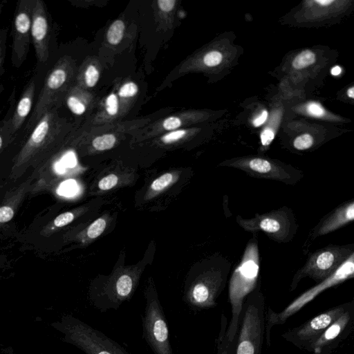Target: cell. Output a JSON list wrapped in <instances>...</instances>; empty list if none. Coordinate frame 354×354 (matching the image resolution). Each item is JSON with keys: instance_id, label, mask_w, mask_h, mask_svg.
Returning a JSON list of instances; mask_svg holds the SVG:
<instances>
[{"instance_id": "cell-1", "label": "cell", "mask_w": 354, "mask_h": 354, "mask_svg": "<svg viewBox=\"0 0 354 354\" xmlns=\"http://www.w3.org/2000/svg\"><path fill=\"white\" fill-rule=\"evenodd\" d=\"M63 127L55 109L43 115L15 157L10 178L17 179L30 167L37 169L47 162L60 142Z\"/></svg>"}, {"instance_id": "cell-2", "label": "cell", "mask_w": 354, "mask_h": 354, "mask_svg": "<svg viewBox=\"0 0 354 354\" xmlns=\"http://www.w3.org/2000/svg\"><path fill=\"white\" fill-rule=\"evenodd\" d=\"M259 272V254L257 239L248 242L239 265L234 270L229 283V301L231 319L227 324L226 337L232 344L236 333L243 305L248 296L257 287Z\"/></svg>"}, {"instance_id": "cell-3", "label": "cell", "mask_w": 354, "mask_h": 354, "mask_svg": "<svg viewBox=\"0 0 354 354\" xmlns=\"http://www.w3.org/2000/svg\"><path fill=\"white\" fill-rule=\"evenodd\" d=\"M265 327V299L257 286L243 305L231 354H261Z\"/></svg>"}, {"instance_id": "cell-4", "label": "cell", "mask_w": 354, "mask_h": 354, "mask_svg": "<svg viewBox=\"0 0 354 354\" xmlns=\"http://www.w3.org/2000/svg\"><path fill=\"white\" fill-rule=\"evenodd\" d=\"M64 340L86 354H130L103 333L72 315H65L54 324Z\"/></svg>"}, {"instance_id": "cell-5", "label": "cell", "mask_w": 354, "mask_h": 354, "mask_svg": "<svg viewBox=\"0 0 354 354\" xmlns=\"http://www.w3.org/2000/svg\"><path fill=\"white\" fill-rule=\"evenodd\" d=\"M353 276L354 252L330 276L303 292L282 311L277 313L270 308H268L265 327V338L267 346L268 347L270 346V332L274 326L284 324L290 317L301 310L325 290L351 279Z\"/></svg>"}, {"instance_id": "cell-6", "label": "cell", "mask_w": 354, "mask_h": 354, "mask_svg": "<svg viewBox=\"0 0 354 354\" xmlns=\"http://www.w3.org/2000/svg\"><path fill=\"white\" fill-rule=\"evenodd\" d=\"M236 221L244 230L253 233L263 232L271 239L280 243L291 241L298 227L293 212L286 207L262 214H257L251 218L238 215Z\"/></svg>"}, {"instance_id": "cell-7", "label": "cell", "mask_w": 354, "mask_h": 354, "mask_svg": "<svg viewBox=\"0 0 354 354\" xmlns=\"http://www.w3.org/2000/svg\"><path fill=\"white\" fill-rule=\"evenodd\" d=\"M354 252L353 244L329 245L313 253L294 275L290 290H294L304 277L320 282L330 276Z\"/></svg>"}, {"instance_id": "cell-8", "label": "cell", "mask_w": 354, "mask_h": 354, "mask_svg": "<svg viewBox=\"0 0 354 354\" xmlns=\"http://www.w3.org/2000/svg\"><path fill=\"white\" fill-rule=\"evenodd\" d=\"M142 319L144 337L153 353L173 354L164 311L152 287L146 292V305Z\"/></svg>"}, {"instance_id": "cell-9", "label": "cell", "mask_w": 354, "mask_h": 354, "mask_svg": "<svg viewBox=\"0 0 354 354\" xmlns=\"http://www.w3.org/2000/svg\"><path fill=\"white\" fill-rule=\"evenodd\" d=\"M230 267L214 268L196 278L187 289L185 301L195 309H208L217 305L216 299L225 287Z\"/></svg>"}, {"instance_id": "cell-10", "label": "cell", "mask_w": 354, "mask_h": 354, "mask_svg": "<svg viewBox=\"0 0 354 354\" xmlns=\"http://www.w3.org/2000/svg\"><path fill=\"white\" fill-rule=\"evenodd\" d=\"M67 66L64 62L57 63L46 76L28 120L26 130H32L43 115L51 109H55L61 93L64 91L69 79V71Z\"/></svg>"}, {"instance_id": "cell-11", "label": "cell", "mask_w": 354, "mask_h": 354, "mask_svg": "<svg viewBox=\"0 0 354 354\" xmlns=\"http://www.w3.org/2000/svg\"><path fill=\"white\" fill-rule=\"evenodd\" d=\"M352 304L353 301L330 308L303 324L286 331L282 337L299 348L308 350L312 343Z\"/></svg>"}, {"instance_id": "cell-12", "label": "cell", "mask_w": 354, "mask_h": 354, "mask_svg": "<svg viewBox=\"0 0 354 354\" xmlns=\"http://www.w3.org/2000/svg\"><path fill=\"white\" fill-rule=\"evenodd\" d=\"M223 165L240 169L253 177L279 180L292 185L303 176V173L299 170L260 157L227 161Z\"/></svg>"}, {"instance_id": "cell-13", "label": "cell", "mask_w": 354, "mask_h": 354, "mask_svg": "<svg viewBox=\"0 0 354 354\" xmlns=\"http://www.w3.org/2000/svg\"><path fill=\"white\" fill-rule=\"evenodd\" d=\"M35 0L17 2L12 26V62L19 67L27 57L31 40V19Z\"/></svg>"}, {"instance_id": "cell-14", "label": "cell", "mask_w": 354, "mask_h": 354, "mask_svg": "<svg viewBox=\"0 0 354 354\" xmlns=\"http://www.w3.org/2000/svg\"><path fill=\"white\" fill-rule=\"evenodd\" d=\"M353 315L352 304L312 343L307 351L314 354H330L349 333L353 326Z\"/></svg>"}, {"instance_id": "cell-15", "label": "cell", "mask_w": 354, "mask_h": 354, "mask_svg": "<svg viewBox=\"0 0 354 354\" xmlns=\"http://www.w3.org/2000/svg\"><path fill=\"white\" fill-rule=\"evenodd\" d=\"M30 35L37 61L46 62L49 54L50 24L46 4L41 0H35Z\"/></svg>"}, {"instance_id": "cell-16", "label": "cell", "mask_w": 354, "mask_h": 354, "mask_svg": "<svg viewBox=\"0 0 354 354\" xmlns=\"http://www.w3.org/2000/svg\"><path fill=\"white\" fill-rule=\"evenodd\" d=\"M353 219L354 201L351 200L338 206L323 218L313 229L312 237L315 239L329 234L351 223Z\"/></svg>"}, {"instance_id": "cell-17", "label": "cell", "mask_w": 354, "mask_h": 354, "mask_svg": "<svg viewBox=\"0 0 354 354\" xmlns=\"http://www.w3.org/2000/svg\"><path fill=\"white\" fill-rule=\"evenodd\" d=\"M34 178L32 174L17 187L6 193L0 203V228L13 218L26 195L31 189Z\"/></svg>"}, {"instance_id": "cell-18", "label": "cell", "mask_w": 354, "mask_h": 354, "mask_svg": "<svg viewBox=\"0 0 354 354\" xmlns=\"http://www.w3.org/2000/svg\"><path fill=\"white\" fill-rule=\"evenodd\" d=\"M35 88V81L32 78L26 86L14 112L9 118V133L12 140L32 111Z\"/></svg>"}, {"instance_id": "cell-19", "label": "cell", "mask_w": 354, "mask_h": 354, "mask_svg": "<svg viewBox=\"0 0 354 354\" xmlns=\"http://www.w3.org/2000/svg\"><path fill=\"white\" fill-rule=\"evenodd\" d=\"M75 216L76 212L74 211H69L60 214L42 228L40 232L41 235L45 237L52 235L60 228L73 221Z\"/></svg>"}, {"instance_id": "cell-20", "label": "cell", "mask_w": 354, "mask_h": 354, "mask_svg": "<svg viewBox=\"0 0 354 354\" xmlns=\"http://www.w3.org/2000/svg\"><path fill=\"white\" fill-rule=\"evenodd\" d=\"M227 327V318L223 315L221 327L216 340V354H231L232 344L227 341L226 337Z\"/></svg>"}, {"instance_id": "cell-21", "label": "cell", "mask_w": 354, "mask_h": 354, "mask_svg": "<svg viewBox=\"0 0 354 354\" xmlns=\"http://www.w3.org/2000/svg\"><path fill=\"white\" fill-rule=\"evenodd\" d=\"M124 28L123 21L120 19L114 21L107 30L106 39L109 43L113 45L119 44L123 38Z\"/></svg>"}, {"instance_id": "cell-22", "label": "cell", "mask_w": 354, "mask_h": 354, "mask_svg": "<svg viewBox=\"0 0 354 354\" xmlns=\"http://www.w3.org/2000/svg\"><path fill=\"white\" fill-rule=\"evenodd\" d=\"M315 55L309 50H306L298 54L292 61V66L295 69L304 68L315 62Z\"/></svg>"}, {"instance_id": "cell-23", "label": "cell", "mask_w": 354, "mask_h": 354, "mask_svg": "<svg viewBox=\"0 0 354 354\" xmlns=\"http://www.w3.org/2000/svg\"><path fill=\"white\" fill-rule=\"evenodd\" d=\"M115 141L116 138L113 134L107 133L95 138L92 145L97 151H104L111 149Z\"/></svg>"}, {"instance_id": "cell-24", "label": "cell", "mask_w": 354, "mask_h": 354, "mask_svg": "<svg viewBox=\"0 0 354 354\" xmlns=\"http://www.w3.org/2000/svg\"><path fill=\"white\" fill-rule=\"evenodd\" d=\"M106 226V220L100 217L94 221L86 229V236L90 239H95L100 236Z\"/></svg>"}, {"instance_id": "cell-25", "label": "cell", "mask_w": 354, "mask_h": 354, "mask_svg": "<svg viewBox=\"0 0 354 354\" xmlns=\"http://www.w3.org/2000/svg\"><path fill=\"white\" fill-rule=\"evenodd\" d=\"M174 178L173 174L165 173L152 182L151 189L153 192H159L170 185L173 183Z\"/></svg>"}, {"instance_id": "cell-26", "label": "cell", "mask_w": 354, "mask_h": 354, "mask_svg": "<svg viewBox=\"0 0 354 354\" xmlns=\"http://www.w3.org/2000/svg\"><path fill=\"white\" fill-rule=\"evenodd\" d=\"M68 109L75 115H82L86 111V106L82 100L75 95L71 94L66 98Z\"/></svg>"}, {"instance_id": "cell-27", "label": "cell", "mask_w": 354, "mask_h": 354, "mask_svg": "<svg viewBox=\"0 0 354 354\" xmlns=\"http://www.w3.org/2000/svg\"><path fill=\"white\" fill-rule=\"evenodd\" d=\"M12 141L9 133V118H5L0 122V151Z\"/></svg>"}, {"instance_id": "cell-28", "label": "cell", "mask_w": 354, "mask_h": 354, "mask_svg": "<svg viewBox=\"0 0 354 354\" xmlns=\"http://www.w3.org/2000/svg\"><path fill=\"white\" fill-rule=\"evenodd\" d=\"M313 138L309 133H304L297 136L294 142L293 146L298 150H305L309 149L313 145Z\"/></svg>"}, {"instance_id": "cell-29", "label": "cell", "mask_w": 354, "mask_h": 354, "mask_svg": "<svg viewBox=\"0 0 354 354\" xmlns=\"http://www.w3.org/2000/svg\"><path fill=\"white\" fill-rule=\"evenodd\" d=\"M99 77V71L95 66L90 65L87 67L84 73V79L88 87H93L97 84Z\"/></svg>"}, {"instance_id": "cell-30", "label": "cell", "mask_w": 354, "mask_h": 354, "mask_svg": "<svg viewBox=\"0 0 354 354\" xmlns=\"http://www.w3.org/2000/svg\"><path fill=\"white\" fill-rule=\"evenodd\" d=\"M118 183V177L111 174L103 177L98 183V187L102 191L110 190L113 188Z\"/></svg>"}, {"instance_id": "cell-31", "label": "cell", "mask_w": 354, "mask_h": 354, "mask_svg": "<svg viewBox=\"0 0 354 354\" xmlns=\"http://www.w3.org/2000/svg\"><path fill=\"white\" fill-rule=\"evenodd\" d=\"M138 91V85L133 82H129L123 84L120 87L118 91V95L120 97H131L135 96Z\"/></svg>"}, {"instance_id": "cell-32", "label": "cell", "mask_w": 354, "mask_h": 354, "mask_svg": "<svg viewBox=\"0 0 354 354\" xmlns=\"http://www.w3.org/2000/svg\"><path fill=\"white\" fill-rule=\"evenodd\" d=\"M222 54L217 50L207 53L203 57L204 64L207 66H215L222 61Z\"/></svg>"}, {"instance_id": "cell-33", "label": "cell", "mask_w": 354, "mask_h": 354, "mask_svg": "<svg viewBox=\"0 0 354 354\" xmlns=\"http://www.w3.org/2000/svg\"><path fill=\"white\" fill-rule=\"evenodd\" d=\"M186 133L187 131L185 129L174 130L162 136L160 140L165 144L171 143L180 140Z\"/></svg>"}, {"instance_id": "cell-34", "label": "cell", "mask_w": 354, "mask_h": 354, "mask_svg": "<svg viewBox=\"0 0 354 354\" xmlns=\"http://www.w3.org/2000/svg\"><path fill=\"white\" fill-rule=\"evenodd\" d=\"M106 111L109 115H115L118 111V100L115 94L111 93L106 100Z\"/></svg>"}, {"instance_id": "cell-35", "label": "cell", "mask_w": 354, "mask_h": 354, "mask_svg": "<svg viewBox=\"0 0 354 354\" xmlns=\"http://www.w3.org/2000/svg\"><path fill=\"white\" fill-rule=\"evenodd\" d=\"M181 126V120L176 116H170L162 122V127L167 131L175 130Z\"/></svg>"}, {"instance_id": "cell-36", "label": "cell", "mask_w": 354, "mask_h": 354, "mask_svg": "<svg viewBox=\"0 0 354 354\" xmlns=\"http://www.w3.org/2000/svg\"><path fill=\"white\" fill-rule=\"evenodd\" d=\"M307 112L313 117L319 118L324 114L322 106L317 102H310L306 106Z\"/></svg>"}, {"instance_id": "cell-37", "label": "cell", "mask_w": 354, "mask_h": 354, "mask_svg": "<svg viewBox=\"0 0 354 354\" xmlns=\"http://www.w3.org/2000/svg\"><path fill=\"white\" fill-rule=\"evenodd\" d=\"M274 138L273 131L269 128L265 129L261 133V141L263 146L269 145Z\"/></svg>"}, {"instance_id": "cell-38", "label": "cell", "mask_w": 354, "mask_h": 354, "mask_svg": "<svg viewBox=\"0 0 354 354\" xmlns=\"http://www.w3.org/2000/svg\"><path fill=\"white\" fill-rule=\"evenodd\" d=\"M176 2V0H158L157 3L162 12H169L174 9Z\"/></svg>"}, {"instance_id": "cell-39", "label": "cell", "mask_w": 354, "mask_h": 354, "mask_svg": "<svg viewBox=\"0 0 354 354\" xmlns=\"http://www.w3.org/2000/svg\"><path fill=\"white\" fill-rule=\"evenodd\" d=\"M6 32H3L0 30V70L2 67L4 55H5V50H6Z\"/></svg>"}, {"instance_id": "cell-40", "label": "cell", "mask_w": 354, "mask_h": 354, "mask_svg": "<svg viewBox=\"0 0 354 354\" xmlns=\"http://www.w3.org/2000/svg\"><path fill=\"white\" fill-rule=\"evenodd\" d=\"M268 118V111L264 110L261 114L253 121V124L255 127H259L263 124Z\"/></svg>"}, {"instance_id": "cell-41", "label": "cell", "mask_w": 354, "mask_h": 354, "mask_svg": "<svg viewBox=\"0 0 354 354\" xmlns=\"http://www.w3.org/2000/svg\"><path fill=\"white\" fill-rule=\"evenodd\" d=\"M342 69L339 66H335L331 69V74L333 75H338L341 73Z\"/></svg>"}, {"instance_id": "cell-42", "label": "cell", "mask_w": 354, "mask_h": 354, "mask_svg": "<svg viewBox=\"0 0 354 354\" xmlns=\"http://www.w3.org/2000/svg\"><path fill=\"white\" fill-rule=\"evenodd\" d=\"M333 1H333V0H316L315 1V2H317V3L323 6H328L329 4L333 3Z\"/></svg>"}, {"instance_id": "cell-43", "label": "cell", "mask_w": 354, "mask_h": 354, "mask_svg": "<svg viewBox=\"0 0 354 354\" xmlns=\"http://www.w3.org/2000/svg\"><path fill=\"white\" fill-rule=\"evenodd\" d=\"M347 95L349 97L351 98H354V87L352 86L351 87L348 91H347Z\"/></svg>"}, {"instance_id": "cell-44", "label": "cell", "mask_w": 354, "mask_h": 354, "mask_svg": "<svg viewBox=\"0 0 354 354\" xmlns=\"http://www.w3.org/2000/svg\"><path fill=\"white\" fill-rule=\"evenodd\" d=\"M1 188H2V186L0 185V192H1Z\"/></svg>"}]
</instances>
